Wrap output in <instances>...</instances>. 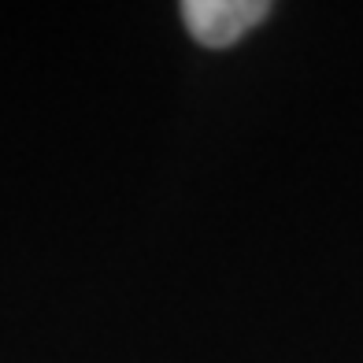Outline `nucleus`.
<instances>
[{"label": "nucleus", "mask_w": 363, "mask_h": 363, "mask_svg": "<svg viewBox=\"0 0 363 363\" xmlns=\"http://www.w3.org/2000/svg\"><path fill=\"white\" fill-rule=\"evenodd\" d=\"M271 15L267 0H186L182 23L204 48H226Z\"/></svg>", "instance_id": "1"}]
</instances>
